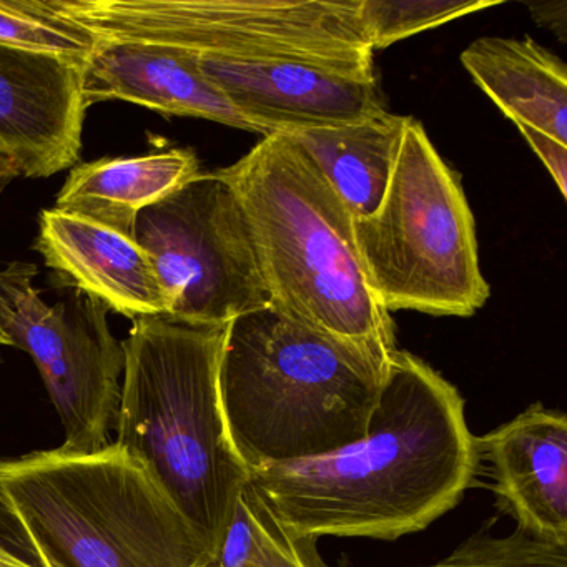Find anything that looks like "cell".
<instances>
[{
	"mask_svg": "<svg viewBox=\"0 0 567 567\" xmlns=\"http://www.w3.org/2000/svg\"><path fill=\"white\" fill-rule=\"evenodd\" d=\"M35 248L65 285L109 310L131 320L167 315L154 264L131 235L54 207L41 212Z\"/></svg>",
	"mask_w": 567,
	"mask_h": 567,
	"instance_id": "4fadbf2b",
	"label": "cell"
},
{
	"mask_svg": "<svg viewBox=\"0 0 567 567\" xmlns=\"http://www.w3.org/2000/svg\"><path fill=\"white\" fill-rule=\"evenodd\" d=\"M461 64L513 124L567 145V71L557 55L530 38H483L464 49Z\"/></svg>",
	"mask_w": 567,
	"mask_h": 567,
	"instance_id": "9a60e30c",
	"label": "cell"
},
{
	"mask_svg": "<svg viewBox=\"0 0 567 567\" xmlns=\"http://www.w3.org/2000/svg\"><path fill=\"white\" fill-rule=\"evenodd\" d=\"M227 324L138 317L124 348L117 446L148 471L217 556L247 467L228 440L218 394Z\"/></svg>",
	"mask_w": 567,
	"mask_h": 567,
	"instance_id": "3957f363",
	"label": "cell"
},
{
	"mask_svg": "<svg viewBox=\"0 0 567 567\" xmlns=\"http://www.w3.org/2000/svg\"><path fill=\"white\" fill-rule=\"evenodd\" d=\"M84 64L0 45V151L19 174L48 178L78 164Z\"/></svg>",
	"mask_w": 567,
	"mask_h": 567,
	"instance_id": "30bf717a",
	"label": "cell"
},
{
	"mask_svg": "<svg viewBox=\"0 0 567 567\" xmlns=\"http://www.w3.org/2000/svg\"><path fill=\"white\" fill-rule=\"evenodd\" d=\"M208 567H327L317 540L295 539L268 513L250 484L241 489L214 563Z\"/></svg>",
	"mask_w": 567,
	"mask_h": 567,
	"instance_id": "ac0fdd59",
	"label": "cell"
},
{
	"mask_svg": "<svg viewBox=\"0 0 567 567\" xmlns=\"http://www.w3.org/2000/svg\"><path fill=\"white\" fill-rule=\"evenodd\" d=\"M0 489L42 567H208V547L117 444L0 461Z\"/></svg>",
	"mask_w": 567,
	"mask_h": 567,
	"instance_id": "5b68a950",
	"label": "cell"
},
{
	"mask_svg": "<svg viewBox=\"0 0 567 567\" xmlns=\"http://www.w3.org/2000/svg\"><path fill=\"white\" fill-rule=\"evenodd\" d=\"M217 172L244 212L271 307L388 370L393 320L368 285L353 217L311 158L275 134Z\"/></svg>",
	"mask_w": 567,
	"mask_h": 567,
	"instance_id": "7a4b0ae2",
	"label": "cell"
},
{
	"mask_svg": "<svg viewBox=\"0 0 567 567\" xmlns=\"http://www.w3.org/2000/svg\"><path fill=\"white\" fill-rule=\"evenodd\" d=\"M517 131L523 135L524 141L530 145L534 154L540 158L547 171H549L550 177H553L554 184L559 188L560 195L566 198L567 195V145L559 144L556 138L550 135L544 134V132L537 131V128L529 127V125L514 124Z\"/></svg>",
	"mask_w": 567,
	"mask_h": 567,
	"instance_id": "603a6c76",
	"label": "cell"
},
{
	"mask_svg": "<svg viewBox=\"0 0 567 567\" xmlns=\"http://www.w3.org/2000/svg\"><path fill=\"white\" fill-rule=\"evenodd\" d=\"M480 460L456 386L426 361L396 350L367 437L255 471L248 484L295 539L394 540L453 509Z\"/></svg>",
	"mask_w": 567,
	"mask_h": 567,
	"instance_id": "6da1fadb",
	"label": "cell"
},
{
	"mask_svg": "<svg viewBox=\"0 0 567 567\" xmlns=\"http://www.w3.org/2000/svg\"><path fill=\"white\" fill-rule=\"evenodd\" d=\"M0 157L8 158V157H6V155H4V154H2V151H0ZM8 161H9V158H8ZM12 165H14V164H12Z\"/></svg>",
	"mask_w": 567,
	"mask_h": 567,
	"instance_id": "4316f807",
	"label": "cell"
},
{
	"mask_svg": "<svg viewBox=\"0 0 567 567\" xmlns=\"http://www.w3.org/2000/svg\"><path fill=\"white\" fill-rule=\"evenodd\" d=\"M497 4L499 0H361L360 19L377 51Z\"/></svg>",
	"mask_w": 567,
	"mask_h": 567,
	"instance_id": "ffe728a7",
	"label": "cell"
},
{
	"mask_svg": "<svg viewBox=\"0 0 567 567\" xmlns=\"http://www.w3.org/2000/svg\"><path fill=\"white\" fill-rule=\"evenodd\" d=\"M408 121L381 109L351 124L285 135L317 165L353 220H360L383 200Z\"/></svg>",
	"mask_w": 567,
	"mask_h": 567,
	"instance_id": "e0dca14e",
	"label": "cell"
},
{
	"mask_svg": "<svg viewBox=\"0 0 567 567\" xmlns=\"http://www.w3.org/2000/svg\"><path fill=\"white\" fill-rule=\"evenodd\" d=\"M0 547L22 563L42 567L38 550L25 530L24 524L12 509L6 494L0 489Z\"/></svg>",
	"mask_w": 567,
	"mask_h": 567,
	"instance_id": "7402d4cb",
	"label": "cell"
},
{
	"mask_svg": "<svg viewBox=\"0 0 567 567\" xmlns=\"http://www.w3.org/2000/svg\"><path fill=\"white\" fill-rule=\"evenodd\" d=\"M34 265L0 270L4 297L2 330L11 347L31 354L64 426L62 450L95 453L107 446L112 420L121 401L124 348L109 327V308L75 293L49 305L35 290Z\"/></svg>",
	"mask_w": 567,
	"mask_h": 567,
	"instance_id": "9c48e42d",
	"label": "cell"
},
{
	"mask_svg": "<svg viewBox=\"0 0 567 567\" xmlns=\"http://www.w3.org/2000/svg\"><path fill=\"white\" fill-rule=\"evenodd\" d=\"M353 231L368 285L388 313L467 318L489 298L460 177L414 118L380 207L353 220Z\"/></svg>",
	"mask_w": 567,
	"mask_h": 567,
	"instance_id": "8992f818",
	"label": "cell"
},
{
	"mask_svg": "<svg viewBox=\"0 0 567 567\" xmlns=\"http://www.w3.org/2000/svg\"><path fill=\"white\" fill-rule=\"evenodd\" d=\"M107 42L200 58L295 61L373 75L361 0H52Z\"/></svg>",
	"mask_w": 567,
	"mask_h": 567,
	"instance_id": "52a82bcc",
	"label": "cell"
},
{
	"mask_svg": "<svg viewBox=\"0 0 567 567\" xmlns=\"http://www.w3.org/2000/svg\"><path fill=\"white\" fill-rule=\"evenodd\" d=\"M198 174L200 164L190 148L101 158L72 168L55 208L134 237L142 210L181 190Z\"/></svg>",
	"mask_w": 567,
	"mask_h": 567,
	"instance_id": "2e32d148",
	"label": "cell"
},
{
	"mask_svg": "<svg viewBox=\"0 0 567 567\" xmlns=\"http://www.w3.org/2000/svg\"><path fill=\"white\" fill-rule=\"evenodd\" d=\"M494 520L484 523L443 559L414 567H567V546L547 543L523 527L497 536Z\"/></svg>",
	"mask_w": 567,
	"mask_h": 567,
	"instance_id": "44dd1931",
	"label": "cell"
},
{
	"mask_svg": "<svg viewBox=\"0 0 567 567\" xmlns=\"http://www.w3.org/2000/svg\"><path fill=\"white\" fill-rule=\"evenodd\" d=\"M204 74L264 137L337 127L383 109L374 74L295 61L200 58Z\"/></svg>",
	"mask_w": 567,
	"mask_h": 567,
	"instance_id": "8fae6325",
	"label": "cell"
},
{
	"mask_svg": "<svg viewBox=\"0 0 567 567\" xmlns=\"http://www.w3.org/2000/svg\"><path fill=\"white\" fill-rule=\"evenodd\" d=\"M489 461L493 489L517 527L567 546V417L536 403L477 437Z\"/></svg>",
	"mask_w": 567,
	"mask_h": 567,
	"instance_id": "7c38bea8",
	"label": "cell"
},
{
	"mask_svg": "<svg viewBox=\"0 0 567 567\" xmlns=\"http://www.w3.org/2000/svg\"><path fill=\"white\" fill-rule=\"evenodd\" d=\"M12 175H19L18 168L8 158L0 157V178L12 177Z\"/></svg>",
	"mask_w": 567,
	"mask_h": 567,
	"instance_id": "d4e9b609",
	"label": "cell"
},
{
	"mask_svg": "<svg viewBox=\"0 0 567 567\" xmlns=\"http://www.w3.org/2000/svg\"><path fill=\"white\" fill-rule=\"evenodd\" d=\"M2 305H4V300H2V295H0V315H2ZM0 347H11L8 334L2 330V324H0Z\"/></svg>",
	"mask_w": 567,
	"mask_h": 567,
	"instance_id": "484cf974",
	"label": "cell"
},
{
	"mask_svg": "<svg viewBox=\"0 0 567 567\" xmlns=\"http://www.w3.org/2000/svg\"><path fill=\"white\" fill-rule=\"evenodd\" d=\"M530 16L537 24L550 29L559 38L560 42H566L567 38V2L566 0H550V2H530L527 4Z\"/></svg>",
	"mask_w": 567,
	"mask_h": 567,
	"instance_id": "cb8c5ba5",
	"label": "cell"
},
{
	"mask_svg": "<svg viewBox=\"0 0 567 567\" xmlns=\"http://www.w3.org/2000/svg\"><path fill=\"white\" fill-rule=\"evenodd\" d=\"M84 97L89 107L125 101L165 115L204 118L260 134L204 74L200 55L165 45L99 39L84 64Z\"/></svg>",
	"mask_w": 567,
	"mask_h": 567,
	"instance_id": "5bb4252c",
	"label": "cell"
},
{
	"mask_svg": "<svg viewBox=\"0 0 567 567\" xmlns=\"http://www.w3.org/2000/svg\"><path fill=\"white\" fill-rule=\"evenodd\" d=\"M388 370L271 305L227 324L218 394L248 474L343 450L367 437Z\"/></svg>",
	"mask_w": 567,
	"mask_h": 567,
	"instance_id": "277c9868",
	"label": "cell"
},
{
	"mask_svg": "<svg viewBox=\"0 0 567 567\" xmlns=\"http://www.w3.org/2000/svg\"><path fill=\"white\" fill-rule=\"evenodd\" d=\"M134 238L167 295L165 317L221 327L270 305L244 212L218 172L142 210Z\"/></svg>",
	"mask_w": 567,
	"mask_h": 567,
	"instance_id": "ba28073f",
	"label": "cell"
},
{
	"mask_svg": "<svg viewBox=\"0 0 567 567\" xmlns=\"http://www.w3.org/2000/svg\"><path fill=\"white\" fill-rule=\"evenodd\" d=\"M0 45L85 62L99 38L59 12L52 0H0Z\"/></svg>",
	"mask_w": 567,
	"mask_h": 567,
	"instance_id": "d6986e66",
	"label": "cell"
}]
</instances>
